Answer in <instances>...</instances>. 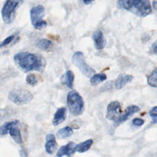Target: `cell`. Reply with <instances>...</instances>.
I'll list each match as a JSON object with an SVG mask.
<instances>
[{
	"label": "cell",
	"instance_id": "obj_1",
	"mask_svg": "<svg viewBox=\"0 0 157 157\" xmlns=\"http://www.w3.org/2000/svg\"><path fill=\"white\" fill-rule=\"evenodd\" d=\"M16 64L25 72H42L45 66V60L40 55L29 52H20L13 57Z\"/></svg>",
	"mask_w": 157,
	"mask_h": 157
},
{
	"label": "cell",
	"instance_id": "obj_2",
	"mask_svg": "<svg viewBox=\"0 0 157 157\" xmlns=\"http://www.w3.org/2000/svg\"><path fill=\"white\" fill-rule=\"evenodd\" d=\"M117 5L140 17H145L151 12L149 0H118Z\"/></svg>",
	"mask_w": 157,
	"mask_h": 157
},
{
	"label": "cell",
	"instance_id": "obj_3",
	"mask_svg": "<svg viewBox=\"0 0 157 157\" xmlns=\"http://www.w3.org/2000/svg\"><path fill=\"white\" fill-rule=\"evenodd\" d=\"M67 105L69 112L75 116H78L84 112V102L80 94L75 90L70 91L67 96Z\"/></svg>",
	"mask_w": 157,
	"mask_h": 157
},
{
	"label": "cell",
	"instance_id": "obj_4",
	"mask_svg": "<svg viewBox=\"0 0 157 157\" xmlns=\"http://www.w3.org/2000/svg\"><path fill=\"white\" fill-rule=\"evenodd\" d=\"M23 0H6L2 9V17L3 21L7 23H11L15 18L17 9L23 3Z\"/></svg>",
	"mask_w": 157,
	"mask_h": 157
},
{
	"label": "cell",
	"instance_id": "obj_5",
	"mask_svg": "<svg viewBox=\"0 0 157 157\" xmlns=\"http://www.w3.org/2000/svg\"><path fill=\"white\" fill-rule=\"evenodd\" d=\"M18 123L19 121L18 120H13L4 123L1 127V135L4 136L9 132L12 138L17 144H21L22 142V137L20 131L17 126Z\"/></svg>",
	"mask_w": 157,
	"mask_h": 157
},
{
	"label": "cell",
	"instance_id": "obj_6",
	"mask_svg": "<svg viewBox=\"0 0 157 157\" xmlns=\"http://www.w3.org/2000/svg\"><path fill=\"white\" fill-rule=\"evenodd\" d=\"M9 99L18 105H23L29 102L33 98L32 93L23 88L13 89L9 94Z\"/></svg>",
	"mask_w": 157,
	"mask_h": 157
},
{
	"label": "cell",
	"instance_id": "obj_7",
	"mask_svg": "<svg viewBox=\"0 0 157 157\" xmlns=\"http://www.w3.org/2000/svg\"><path fill=\"white\" fill-rule=\"evenodd\" d=\"M45 15V8L42 5H38L31 9L30 17L32 25L37 29H42L45 28L47 23L42 20Z\"/></svg>",
	"mask_w": 157,
	"mask_h": 157
},
{
	"label": "cell",
	"instance_id": "obj_8",
	"mask_svg": "<svg viewBox=\"0 0 157 157\" xmlns=\"http://www.w3.org/2000/svg\"><path fill=\"white\" fill-rule=\"evenodd\" d=\"M72 63L75 65L86 77H90L94 74V70L86 64L82 52H75L72 58Z\"/></svg>",
	"mask_w": 157,
	"mask_h": 157
},
{
	"label": "cell",
	"instance_id": "obj_9",
	"mask_svg": "<svg viewBox=\"0 0 157 157\" xmlns=\"http://www.w3.org/2000/svg\"><path fill=\"white\" fill-rule=\"evenodd\" d=\"M121 115V105L117 101L111 102L107 106L106 118L110 121H115Z\"/></svg>",
	"mask_w": 157,
	"mask_h": 157
},
{
	"label": "cell",
	"instance_id": "obj_10",
	"mask_svg": "<svg viewBox=\"0 0 157 157\" xmlns=\"http://www.w3.org/2000/svg\"><path fill=\"white\" fill-rule=\"evenodd\" d=\"M140 110V108L135 105H132L128 106L124 113L121 114L120 116L114 121V126L117 127L122 123L128 120L131 117H132L134 113L138 112Z\"/></svg>",
	"mask_w": 157,
	"mask_h": 157
},
{
	"label": "cell",
	"instance_id": "obj_11",
	"mask_svg": "<svg viewBox=\"0 0 157 157\" xmlns=\"http://www.w3.org/2000/svg\"><path fill=\"white\" fill-rule=\"evenodd\" d=\"M76 144L73 142H70L65 145L62 146L56 153L58 157H62L63 156H67V157H72L74 153L76 148Z\"/></svg>",
	"mask_w": 157,
	"mask_h": 157
},
{
	"label": "cell",
	"instance_id": "obj_12",
	"mask_svg": "<svg viewBox=\"0 0 157 157\" xmlns=\"http://www.w3.org/2000/svg\"><path fill=\"white\" fill-rule=\"evenodd\" d=\"M92 38L94 40V47L98 50H102L106 44V40L101 31L98 30L93 33Z\"/></svg>",
	"mask_w": 157,
	"mask_h": 157
},
{
	"label": "cell",
	"instance_id": "obj_13",
	"mask_svg": "<svg viewBox=\"0 0 157 157\" xmlns=\"http://www.w3.org/2000/svg\"><path fill=\"white\" fill-rule=\"evenodd\" d=\"M46 142L45 147L46 151L50 155L53 154L57 148V143L53 134H48L46 136Z\"/></svg>",
	"mask_w": 157,
	"mask_h": 157
},
{
	"label": "cell",
	"instance_id": "obj_14",
	"mask_svg": "<svg viewBox=\"0 0 157 157\" xmlns=\"http://www.w3.org/2000/svg\"><path fill=\"white\" fill-rule=\"evenodd\" d=\"M133 79V76L131 75L121 74H120L118 78L116 79L115 82V88L117 90L122 88L126 84L131 82Z\"/></svg>",
	"mask_w": 157,
	"mask_h": 157
},
{
	"label": "cell",
	"instance_id": "obj_15",
	"mask_svg": "<svg viewBox=\"0 0 157 157\" xmlns=\"http://www.w3.org/2000/svg\"><path fill=\"white\" fill-rule=\"evenodd\" d=\"M66 112L67 110L66 107H62L59 108L54 115V117L53 119V124L55 126H57L66 120Z\"/></svg>",
	"mask_w": 157,
	"mask_h": 157
},
{
	"label": "cell",
	"instance_id": "obj_16",
	"mask_svg": "<svg viewBox=\"0 0 157 157\" xmlns=\"http://www.w3.org/2000/svg\"><path fill=\"white\" fill-rule=\"evenodd\" d=\"M60 80L62 84L66 85L69 88H72L74 75L71 71H67L61 76Z\"/></svg>",
	"mask_w": 157,
	"mask_h": 157
},
{
	"label": "cell",
	"instance_id": "obj_17",
	"mask_svg": "<svg viewBox=\"0 0 157 157\" xmlns=\"http://www.w3.org/2000/svg\"><path fill=\"white\" fill-rule=\"evenodd\" d=\"M93 141L92 139L86 140L83 142L80 143L79 144L76 145L75 150L79 153H83L88 150L91 147Z\"/></svg>",
	"mask_w": 157,
	"mask_h": 157
},
{
	"label": "cell",
	"instance_id": "obj_18",
	"mask_svg": "<svg viewBox=\"0 0 157 157\" xmlns=\"http://www.w3.org/2000/svg\"><path fill=\"white\" fill-rule=\"evenodd\" d=\"M73 134V130L69 126L64 127L59 129L56 132V136L58 139H64L71 136Z\"/></svg>",
	"mask_w": 157,
	"mask_h": 157
},
{
	"label": "cell",
	"instance_id": "obj_19",
	"mask_svg": "<svg viewBox=\"0 0 157 157\" xmlns=\"http://www.w3.org/2000/svg\"><path fill=\"white\" fill-rule=\"evenodd\" d=\"M107 79V76L104 73H100V74H94L91 79H90V82L93 85H97L104 80Z\"/></svg>",
	"mask_w": 157,
	"mask_h": 157
},
{
	"label": "cell",
	"instance_id": "obj_20",
	"mask_svg": "<svg viewBox=\"0 0 157 157\" xmlns=\"http://www.w3.org/2000/svg\"><path fill=\"white\" fill-rule=\"evenodd\" d=\"M147 83L150 86L157 88V67L148 76Z\"/></svg>",
	"mask_w": 157,
	"mask_h": 157
},
{
	"label": "cell",
	"instance_id": "obj_21",
	"mask_svg": "<svg viewBox=\"0 0 157 157\" xmlns=\"http://www.w3.org/2000/svg\"><path fill=\"white\" fill-rule=\"evenodd\" d=\"M52 45V42L47 39H41L37 43V47L42 50H47Z\"/></svg>",
	"mask_w": 157,
	"mask_h": 157
},
{
	"label": "cell",
	"instance_id": "obj_22",
	"mask_svg": "<svg viewBox=\"0 0 157 157\" xmlns=\"http://www.w3.org/2000/svg\"><path fill=\"white\" fill-rule=\"evenodd\" d=\"M26 82L28 85H30L31 86H35L37 84L38 80L36 75L33 74H30L26 76Z\"/></svg>",
	"mask_w": 157,
	"mask_h": 157
},
{
	"label": "cell",
	"instance_id": "obj_23",
	"mask_svg": "<svg viewBox=\"0 0 157 157\" xmlns=\"http://www.w3.org/2000/svg\"><path fill=\"white\" fill-rule=\"evenodd\" d=\"M149 114L150 117L152 118L153 123H157V106L153 107L150 111Z\"/></svg>",
	"mask_w": 157,
	"mask_h": 157
},
{
	"label": "cell",
	"instance_id": "obj_24",
	"mask_svg": "<svg viewBox=\"0 0 157 157\" xmlns=\"http://www.w3.org/2000/svg\"><path fill=\"white\" fill-rule=\"evenodd\" d=\"M14 38H15V36L14 35H12V36H10L7 37L2 42H1V43L0 44V47L1 48H2L3 47H5V46L7 45L8 44H9L14 39Z\"/></svg>",
	"mask_w": 157,
	"mask_h": 157
},
{
	"label": "cell",
	"instance_id": "obj_25",
	"mask_svg": "<svg viewBox=\"0 0 157 157\" xmlns=\"http://www.w3.org/2000/svg\"><path fill=\"white\" fill-rule=\"evenodd\" d=\"M144 123V120L142 118H136L132 120V124L136 126H140Z\"/></svg>",
	"mask_w": 157,
	"mask_h": 157
},
{
	"label": "cell",
	"instance_id": "obj_26",
	"mask_svg": "<svg viewBox=\"0 0 157 157\" xmlns=\"http://www.w3.org/2000/svg\"><path fill=\"white\" fill-rule=\"evenodd\" d=\"M151 52L153 54L157 55V40H155L151 45Z\"/></svg>",
	"mask_w": 157,
	"mask_h": 157
},
{
	"label": "cell",
	"instance_id": "obj_27",
	"mask_svg": "<svg viewBox=\"0 0 157 157\" xmlns=\"http://www.w3.org/2000/svg\"><path fill=\"white\" fill-rule=\"evenodd\" d=\"M152 5L153 8L157 10V1H153L152 2Z\"/></svg>",
	"mask_w": 157,
	"mask_h": 157
},
{
	"label": "cell",
	"instance_id": "obj_28",
	"mask_svg": "<svg viewBox=\"0 0 157 157\" xmlns=\"http://www.w3.org/2000/svg\"><path fill=\"white\" fill-rule=\"evenodd\" d=\"M93 1H94V0H83V1L84 2V3L86 4H90V3H91V2H93Z\"/></svg>",
	"mask_w": 157,
	"mask_h": 157
}]
</instances>
